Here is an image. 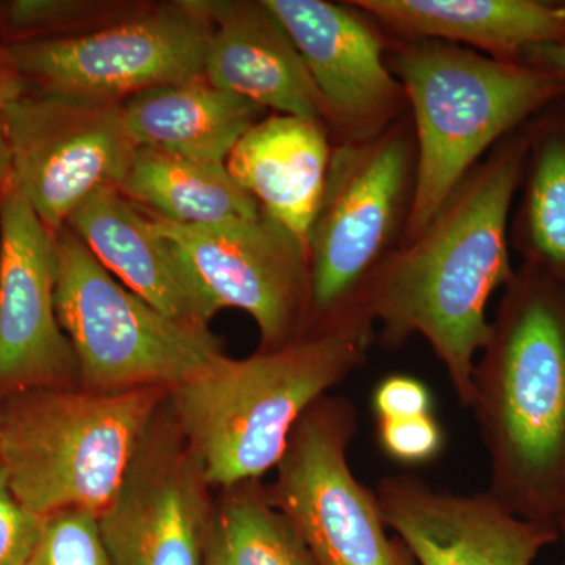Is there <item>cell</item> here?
<instances>
[{"label": "cell", "mask_w": 565, "mask_h": 565, "mask_svg": "<svg viewBox=\"0 0 565 565\" xmlns=\"http://www.w3.org/2000/svg\"><path fill=\"white\" fill-rule=\"evenodd\" d=\"M156 230L184 267L204 310L250 315L262 334L259 351H277L310 329L307 247L262 212L250 221L181 226L151 215Z\"/></svg>", "instance_id": "cell-10"}, {"label": "cell", "mask_w": 565, "mask_h": 565, "mask_svg": "<svg viewBox=\"0 0 565 565\" xmlns=\"http://www.w3.org/2000/svg\"><path fill=\"white\" fill-rule=\"evenodd\" d=\"M207 487L177 424L162 426L158 416L120 492L98 516L111 564L203 565Z\"/></svg>", "instance_id": "cell-14"}, {"label": "cell", "mask_w": 565, "mask_h": 565, "mask_svg": "<svg viewBox=\"0 0 565 565\" xmlns=\"http://www.w3.org/2000/svg\"><path fill=\"white\" fill-rule=\"evenodd\" d=\"M526 140L516 243L526 266L565 286V121L546 125Z\"/></svg>", "instance_id": "cell-23"}, {"label": "cell", "mask_w": 565, "mask_h": 565, "mask_svg": "<svg viewBox=\"0 0 565 565\" xmlns=\"http://www.w3.org/2000/svg\"><path fill=\"white\" fill-rule=\"evenodd\" d=\"M388 44L386 62L403 85L416 143L404 244L500 141L565 95V81L530 63L497 61L448 41Z\"/></svg>", "instance_id": "cell-4"}, {"label": "cell", "mask_w": 565, "mask_h": 565, "mask_svg": "<svg viewBox=\"0 0 565 565\" xmlns=\"http://www.w3.org/2000/svg\"><path fill=\"white\" fill-rule=\"evenodd\" d=\"M415 172V132L408 114L371 139L333 147L326 189L307 237L308 334L367 318L363 294L403 239Z\"/></svg>", "instance_id": "cell-6"}, {"label": "cell", "mask_w": 565, "mask_h": 565, "mask_svg": "<svg viewBox=\"0 0 565 565\" xmlns=\"http://www.w3.org/2000/svg\"><path fill=\"white\" fill-rule=\"evenodd\" d=\"M120 191L154 217L207 226L258 217L263 207L237 184L225 163L195 161L137 148Z\"/></svg>", "instance_id": "cell-21"}, {"label": "cell", "mask_w": 565, "mask_h": 565, "mask_svg": "<svg viewBox=\"0 0 565 565\" xmlns=\"http://www.w3.org/2000/svg\"><path fill=\"white\" fill-rule=\"evenodd\" d=\"M28 93V82L21 76L9 50L0 46V109H6L9 104L20 99Z\"/></svg>", "instance_id": "cell-29"}, {"label": "cell", "mask_w": 565, "mask_h": 565, "mask_svg": "<svg viewBox=\"0 0 565 565\" xmlns=\"http://www.w3.org/2000/svg\"><path fill=\"white\" fill-rule=\"evenodd\" d=\"M382 451L394 462L424 465L444 452L446 434L433 414L405 419H382L377 426Z\"/></svg>", "instance_id": "cell-25"}, {"label": "cell", "mask_w": 565, "mask_h": 565, "mask_svg": "<svg viewBox=\"0 0 565 565\" xmlns=\"http://www.w3.org/2000/svg\"><path fill=\"white\" fill-rule=\"evenodd\" d=\"M120 7L99 2H65V0H20L13 2L7 11V22L20 31L32 29H70L87 25L92 22H104L111 11Z\"/></svg>", "instance_id": "cell-26"}, {"label": "cell", "mask_w": 565, "mask_h": 565, "mask_svg": "<svg viewBox=\"0 0 565 565\" xmlns=\"http://www.w3.org/2000/svg\"><path fill=\"white\" fill-rule=\"evenodd\" d=\"M14 191L13 158L9 137H7L6 121H3L2 109H0V203Z\"/></svg>", "instance_id": "cell-31"}, {"label": "cell", "mask_w": 565, "mask_h": 565, "mask_svg": "<svg viewBox=\"0 0 565 565\" xmlns=\"http://www.w3.org/2000/svg\"><path fill=\"white\" fill-rule=\"evenodd\" d=\"M126 288L163 315L207 329L199 294L151 215L120 191L102 188L70 215L66 225Z\"/></svg>", "instance_id": "cell-17"}, {"label": "cell", "mask_w": 565, "mask_h": 565, "mask_svg": "<svg viewBox=\"0 0 565 565\" xmlns=\"http://www.w3.org/2000/svg\"><path fill=\"white\" fill-rule=\"evenodd\" d=\"M332 152L322 121L274 114L244 134L225 166L263 211L307 247Z\"/></svg>", "instance_id": "cell-19"}, {"label": "cell", "mask_w": 565, "mask_h": 565, "mask_svg": "<svg viewBox=\"0 0 565 565\" xmlns=\"http://www.w3.org/2000/svg\"><path fill=\"white\" fill-rule=\"evenodd\" d=\"M210 22L204 77L275 114L326 125V106L302 55L264 0L196 2Z\"/></svg>", "instance_id": "cell-16"}, {"label": "cell", "mask_w": 565, "mask_h": 565, "mask_svg": "<svg viewBox=\"0 0 565 565\" xmlns=\"http://www.w3.org/2000/svg\"><path fill=\"white\" fill-rule=\"evenodd\" d=\"M25 565H114L104 545L98 516L61 512L46 516L39 545Z\"/></svg>", "instance_id": "cell-24"}, {"label": "cell", "mask_w": 565, "mask_h": 565, "mask_svg": "<svg viewBox=\"0 0 565 565\" xmlns=\"http://www.w3.org/2000/svg\"><path fill=\"white\" fill-rule=\"evenodd\" d=\"M555 525L557 527V531H559V535H563L564 542H565V505L563 511H561V514L557 515ZM563 565H565V559Z\"/></svg>", "instance_id": "cell-32"}, {"label": "cell", "mask_w": 565, "mask_h": 565, "mask_svg": "<svg viewBox=\"0 0 565 565\" xmlns=\"http://www.w3.org/2000/svg\"><path fill=\"white\" fill-rule=\"evenodd\" d=\"M264 2L302 55L338 143L371 139L408 114L386 62L390 40L363 11L326 0Z\"/></svg>", "instance_id": "cell-12"}, {"label": "cell", "mask_w": 565, "mask_h": 565, "mask_svg": "<svg viewBox=\"0 0 565 565\" xmlns=\"http://www.w3.org/2000/svg\"><path fill=\"white\" fill-rule=\"evenodd\" d=\"M210 22L196 2L134 10L71 35L7 44L25 82L39 90L122 103L163 85L204 76Z\"/></svg>", "instance_id": "cell-9"}, {"label": "cell", "mask_w": 565, "mask_h": 565, "mask_svg": "<svg viewBox=\"0 0 565 565\" xmlns=\"http://www.w3.org/2000/svg\"><path fill=\"white\" fill-rule=\"evenodd\" d=\"M122 103L36 90L2 109L14 189L51 233L102 188H120L137 145Z\"/></svg>", "instance_id": "cell-11"}, {"label": "cell", "mask_w": 565, "mask_h": 565, "mask_svg": "<svg viewBox=\"0 0 565 565\" xmlns=\"http://www.w3.org/2000/svg\"><path fill=\"white\" fill-rule=\"evenodd\" d=\"M355 433L351 401L321 397L294 427L270 501L318 565H414L407 546L386 533L377 494L349 467Z\"/></svg>", "instance_id": "cell-8"}, {"label": "cell", "mask_w": 565, "mask_h": 565, "mask_svg": "<svg viewBox=\"0 0 565 565\" xmlns=\"http://www.w3.org/2000/svg\"><path fill=\"white\" fill-rule=\"evenodd\" d=\"M434 397L429 386L411 375H388L373 394L374 414L382 419L416 418L433 414Z\"/></svg>", "instance_id": "cell-28"}, {"label": "cell", "mask_w": 565, "mask_h": 565, "mask_svg": "<svg viewBox=\"0 0 565 565\" xmlns=\"http://www.w3.org/2000/svg\"><path fill=\"white\" fill-rule=\"evenodd\" d=\"M523 62L555 73L565 81V44H544L526 51Z\"/></svg>", "instance_id": "cell-30"}, {"label": "cell", "mask_w": 565, "mask_h": 565, "mask_svg": "<svg viewBox=\"0 0 565 565\" xmlns=\"http://www.w3.org/2000/svg\"><path fill=\"white\" fill-rule=\"evenodd\" d=\"M374 322L356 318L244 360L221 355L169 390L173 422L207 486L258 481L300 418L367 359Z\"/></svg>", "instance_id": "cell-3"}, {"label": "cell", "mask_w": 565, "mask_h": 565, "mask_svg": "<svg viewBox=\"0 0 565 565\" xmlns=\"http://www.w3.org/2000/svg\"><path fill=\"white\" fill-rule=\"evenodd\" d=\"M55 286V234L14 189L0 203V396L81 381Z\"/></svg>", "instance_id": "cell-13"}, {"label": "cell", "mask_w": 565, "mask_h": 565, "mask_svg": "<svg viewBox=\"0 0 565 565\" xmlns=\"http://www.w3.org/2000/svg\"><path fill=\"white\" fill-rule=\"evenodd\" d=\"M394 39L440 40L504 62L565 44L564 3L542 0H352ZM525 63V62H523Z\"/></svg>", "instance_id": "cell-18"}, {"label": "cell", "mask_w": 565, "mask_h": 565, "mask_svg": "<svg viewBox=\"0 0 565 565\" xmlns=\"http://www.w3.org/2000/svg\"><path fill=\"white\" fill-rule=\"evenodd\" d=\"M46 516L33 514L11 493L0 468V565H25L39 545Z\"/></svg>", "instance_id": "cell-27"}, {"label": "cell", "mask_w": 565, "mask_h": 565, "mask_svg": "<svg viewBox=\"0 0 565 565\" xmlns=\"http://www.w3.org/2000/svg\"><path fill=\"white\" fill-rule=\"evenodd\" d=\"M526 152V136L500 141L433 221L385 259L363 294V313L381 326L379 343L396 349L422 334L463 407L473 403L476 353L492 332L487 305L515 275L509 217Z\"/></svg>", "instance_id": "cell-1"}, {"label": "cell", "mask_w": 565, "mask_h": 565, "mask_svg": "<svg viewBox=\"0 0 565 565\" xmlns=\"http://www.w3.org/2000/svg\"><path fill=\"white\" fill-rule=\"evenodd\" d=\"M225 490L211 515L203 565H318L258 481Z\"/></svg>", "instance_id": "cell-22"}, {"label": "cell", "mask_w": 565, "mask_h": 565, "mask_svg": "<svg viewBox=\"0 0 565 565\" xmlns=\"http://www.w3.org/2000/svg\"><path fill=\"white\" fill-rule=\"evenodd\" d=\"M167 397L166 388H44L9 396L0 407V468L11 493L40 516L102 515Z\"/></svg>", "instance_id": "cell-5"}, {"label": "cell", "mask_w": 565, "mask_h": 565, "mask_svg": "<svg viewBox=\"0 0 565 565\" xmlns=\"http://www.w3.org/2000/svg\"><path fill=\"white\" fill-rule=\"evenodd\" d=\"M375 494L419 565H531L559 537L553 523L520 519L487 492H441L412 475L385 476Z\"/></svg>", "instance_id": "cell-15"}, {"label": "cell", "mask_w": 565, "mask_h": 565, "mask_svg": "<svg viewBox=\"0 0 565 565\" xmlns=\"http://www.w3.org/2000/svg\"><path fill=\"white\" fill-rule=\"evenodd\" d=\"M121 106L137 148L218 163L267 111L204 76L137 93Z\"/></svg>", "instance_id": "cell-20"}, {"label": "cell", "mask_w": 565, "mask_h": 565, "mask_svg": "<svg viewBox=\"0 0 565 565\" xmlns=\"http://www.w3.org/2000/svg\"><path fill=\"white\" fill-rule=\"evenodd\" d=\"M470 408L489 457L487 493L555 525L565 505V286L535 267L504 288Z\"/></svg>", "instance_id": "cell-2"}, {"label": "cell", "mask_w": 565, "mask_h": 565, "mask_svg": "<svg viewBox=\"0 0 565 565\" xmlns=\"http://www.w3.org/2000/svg\"><path fill=\"white\" fill-rule=\"evenodd\" d=\"M55 308L85 390H170L221 355L210 330L177 321L126 288L68 226L55 233Z\"/></svg>", "instance_id": "cell-7"}]
</instances>
